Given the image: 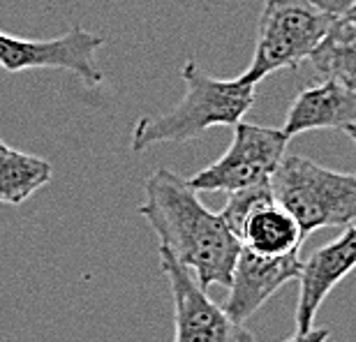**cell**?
<instances>
[{
	"instance_id": "2",
	"label": "cell",
	"mask_w": 356,
	"mask_h": 342,
	"mask_svg": "<svg viewBox=\"0 0 356 342\" xmlns=\"http://www.w3.org/2000/svg\"><path fill=\"white\" fill-rule=\"evenodd\" d=\"M185 95L172 111L139 118L132 130V153H144L155 144L192 141L209 127H236L254 104V86L238 79H216L206 74L197 60L181 70Z\"/></svg>"
},
{
	"instance_id": "7",
	"label": "cell",
	"mask_w": 356,
	"mask_h": 342,
	"mask_svg": "<svg viewBox=\"0 0 356 342\" xmlns=\"http://www.w3.org/2000/svg\"><path fill=\"white\" fill-rule=\"evenodd\" d=\"M104 44L102 35L72 26L67 33L54 40H24L0 31V67L5 72H24V70H70L86 86L102 83L95 54Z\"/></svg>"
},
{
	"instance_id": "11",
	"label": "cell",
	"mask_w": 356,
	"mask_h": 342,
	"mask_svg": "<svg viewBox=\"0 0 356 342\" xmlns=\"http://www.w3.org/2000/svg\"><path fill=\"white\" fill-rule=\"evenodd\" d=\"M305 234L301 225L280 204H266L248 218L241 229V247L259 256H284L301 250Z\"/></svg>"
},
{
	"instance_id": "18",
	"label": "cell",
	"mask_w": 356,
	"mask_h": 342,
	"mask_svg": "<svg viewBox=\"0 0 356 342\" xmlns=\"http://www.w3.org/2000/svg\"><path fill=\"white\" fill-rule=\"evenodd\" d=\"M345 17H347V19H354V21H356V7H354V10H350V12H347Z\"/></svg>"
},
{
	"instance_id": "12",
	"label": "cell",
	"mask_w": 356,
	"mask_h": 342,
	"mask_svg": "<svg viewBox=\"0 0 356 342\" xmlns=\"http://www.w3.org/2000/svg\"><path fill=\"white\" fill-rule=\"evenodd\" d=\"M312 67L324 81H336L356 92V21L336 19L310 54Z\"/></svg>"
},
{
	"instance_id": "8",
	"label": "cell",
	"mask_w": 356,
	"mask_h": 342,
	"mask_svg": "<svg viewBox=\"0 0 356 342\" xmlns=\"http://www.w3.org/2000/svg\"><path fill=\"white\" fill-rule=\"evenodd\" d=\"M356 268V225H350L303 261L298 275V303L294 312L296 333L315 329V317L326 296Z\"/></svg>"
},
{
	"instance_id": "4",
	"label": "cell",
	"mask_w": 356,
	"mask_h": 342,
	"mask_svg": "<svg viewBox=\"0 0 356 342\" xmlns=\"http://www.w3.org/2000/svg\"><path fill=\"white\" fill-rule=\"evenodd\" d=\"M333 21L310 0H266L252 60L238 81L257 86L273 72L296 70L310 58Z\"/></svg>"
},
{
	"instance_id": "13",
	"label": "cell",
	"mask_w": 356,
	"mask_h": 342,
	"mask_svg": "<svg viewBox=\"0 0 356 342\" xmlns=\"http://www.w3.org/2000/svg\"><path fill=\"white\" fill-rule=\"evenodd\" d=\"M51 181V165L38 155L0 148V204L19 206Z\"/></svg>"
},
{
	"instance_id": "5",
	"label": "cell",
	"mask_w": 356,
	"mask_h": 342,
	"mask_svg": "<svg viewBox=\"0 0 356 342\" xmlns=\"http://www.w3.org/2000/svg\"><path fill=\"white\" fill-rule=\"evenodd\" d=\"M289 139L280 127L241 123L234 127V137L222 158L199 169L188 178L195 192H238L252 185L270 183L275 169L287 155Z\"/></svg>"
},
{
	"instance_id": "19",
	"label": "cell",
	"mask_w": 356,
	"mask_h": 342,
	"mask_svg": "<svg viewBox=\"0 0 356 342\" xmlns=\"http://www.w3.org/2000/svg\"><path fill=\"white\" fill-rule=\"evenodd\" d=\"M3 146H7V144H5V141H3V139H0V148H3Z\"/></svg>"
},
{
	"instance_id": "17",
	"label": "cell",
	"mask_w": 356,
	"mask_h": 342,
	"mask_svg": "<svg viewBox=\"0 0 356 342\" xmlns=\"http://www.w3.org/2000/svg\"><path fill=\"white\" fill-rule=\"evenodd\" d=\"M345 134H347V137H350V139L354 141V144H356V123H354V125H350V127H347V130H345Z\"/></svg>"
},
{
	"instance_id": "6",
	"label": "cell",
	"mask_w": 356,
	"mask_h": 342,
	"mask_svg": "<svg viewBox=\"0 0 356 342\" xmlns=\"http://www.w3.org/2000/svg\"><path fill=\"white\" fill-rule=\"evenodd\" d=\"M160 268L174 298V342H254L243 324L206 294L197 277L167 250H160Z\"/></svg>"
},
{
	"instance_id": "14",
	"label": "cell",
	"mask_w": 356,
	"mask_h": 342,
	"mask_svg": "<svg viewBox=\"0 0 356 342\" xmlns=\"http://www.w3.org/2000/svg\"><path fill=\"white\" fill-rule=\"evenodd\" d=\"M273 190H270V183H261V185H252V188L232 192L229 199H227L225 209L220 211V215L227 222V227L234 231V236H241V229L248 222V218L252 215L254 211L261 209L266 204H273Z\"/></svg>"
},
{
	"instance_id": "15",
	"label": "cell",
	"mask_w": 356,
	"mask_h": 342,
	"mask_svg": "<svg viewBox=\"0 0 356 342\" xmlns=\"http://www.w3.org/2000/svg\"><path fill=\"white\" fill-rule=\"evenodd\" d=\"M310 3L317 5L319 10L326 12L333 19H343L347 12L356 7V0H310Z\"/></svg>"
},
{
	"instance_id": "3",
	"label": "cell",
	"mask_w": 356,
	"mask_h": 342,
	"mask_svg": "<svg viewBox=\"0 0 356 342\" xmlns=\"http://www.w3.org/2000/svg\"><path fill=\"white\" fill-rule=\"evenodd\" d=\"M270 190L275 204L296 218L305 236L324 227H350L356 220V174L284 155L270 178Z\"/></svg>"
},
{
	"instance_id": "1",
	"label": "cell",
	"mask_w": 356,
	"mask_h": 342,
	"mask_svg": "<svg viewBox=\"0 0 356 342\" xmlns=\"http://www.w3.org/2000/svg\"><path fill=\"white\" fill-rule=\"evenodd\" d=\"M144 195L139 215L158 234L160 250H167L188 268L204 289L213 284L229 289L241 241L222 215L199 202L188 178L165 167L146 178Z\"/></svg>"
},
{
	"instance_id": "16",
	"label": "cell",
	"mask_w": 356,
	"mask_h": 342,
	"mask_svg": "<svg viewBox=\"0 0 356 342\" xmlns=\"http://www.w3.org/2000/svg\"><path fill=\"white\" fill-rule=\"evenodd\" d=\"M331 338V331L329 329H310L305 333H294L289 340L284 342H326Z\"/></svg>"
},
{
	"instance_id": "9",
	"label": "cell",
	"mask_w": 356,
	"mask_h": 342,
	"mask_svg": "<svg viewBox=\"0 0 356 342\" xmlns=\"http://www.w3.org/2000/svg\"><path fill=\"white\" fill-rule=\"evenodd\" d=\"M301 268L303 261L298 252L284 256H259L241 247L229 284V296L225 303L227 315L243 324L277 289H282L291 280H298Z\"/></svg>"
},
{
	"instance_id": "10",
	"label": "cell",
	"mask_w": 356,
	"mask_h": 342,
	"mask_svg": "<svg viewBox=\"0 0 356 342\" xmlns=\"http://www.w3.org/2000/svg\"><path fill=\"white\" fill-rule=\"evenodd\" d=\"M356 123V92L336 81L303 88L291 102L280 130L291 139L310 130H347Z\"/></svg>"
}]
</instances>
